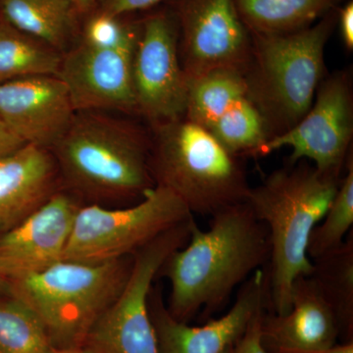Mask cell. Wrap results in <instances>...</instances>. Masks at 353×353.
<instances>
[{
    "label": "cell",
    "mask_w": 353,
    "mask_h": 353,
    "mask_svg": "<svg viewBox=\"0 0 353 353\" xmlns=\"http://www.w3.org/2000/svg\"><path fill=\"white\" fill-rule=\"evenodd\" d=\"M269 259L268 231L248 202L211 216L208 230L194 222L189 241L157 274L170 283L167 310L176 321L189 323L199 313L208 319Z\"/></svg>",
    "instance_id": "obj_1"
},
{
    "label": "cell",
    "mask_w": 353,
    "mask_h": 353,
    "mask_svg": "<svg viewBox=\"0 0 353 353\" xmlns=\"http://www.w3.org/2000/svg\"><path fill=\"white\" fill-rule=\"evenodd\" d=\"M341 178L299 161L272 172L250 188L246 202L266 226L270 241L267 308L272 314L289 312L294 281L310 275L309 238L328 210Z\"/></svg>",
    "instance_id": "obj_2"
},
{
    "label": "cell",
    "mask_w": 353,
    "mask_h": 353,
    "mask_svg": "<svg viewBox=\"0 0 353 353\" xmlns=\"http://www.w3.org/2000/svg\"><path fill=\"white\" fill-rule=\"evenodd\" d=\"M150 145L148 134L132 123L76 112L51 150L59 176L88 201H141L155 185Z\"/></svg>",
    "instance_id": "obj_3"
},
{
    "label": "cell",
    "mask_w": 353,
    "mask_h": 353,
    "mask_svg": "<svg viewBox=\"0 0 353 353\" xmlns=\"http://www.w3.org/2000/svg\"><path fill=\"white\" fill-rule=\"evenodd\" d=\"M336 23L338 9L299 31L252 34V52L243 75L268 141L296 126L312 105L326 77L325 50Z\"/></svg>",
    "instance_id": "obj_4"
},
{
    "label": "cell",
    "mask_w": 353,
    "mask_h": 353,
    "mask_svg": "<svg viewBox=\"0 0 353 353\" xmlns=\"http://www.w3.org/2000/svg\"><path fill=\"white\" fill-rule=\"evenodd\" d=\"M150 166L155 185L173 192L192 214L212 216L248 201L241 157L183 116L152 126Z\"/></svg>",
    "instance_id": "obj_5"
},
{
    "label": "cell",
    "mask_w": 353,
    "mask_h": 353,
    "mask_svg": "<svg viewBox=\"0 0 353 353\" xmlns=\"http://www.w3.org/2000/svg\"><path fill=\"white\" fill-rule=\"evenodd\" d=\"M132 264V256L102 263L63 259L39 273L11 280L9 292L34 309L51 347H80L124 289Z\"/></svg>",
    "instance_id": "obj_6"
},
{
    "label": "cell",
    "mask_w": 353,
    "mask_h": 353,
    "mask_svg": "<svg viewBox=\"0 0 353 353\" xmlns=\"http://www.w3.org/2000/svg\"><path fill=\"white\" fill-rule=\"evenodd\" d=\"M192 218L187 205L160 185H154L129 208L80 206L64 259L102 263L132 256L160 234Z\"/></svg>",
    "instance_id": "obj_7"
},
{
    "label": "cell",
    "mask_w": 353,
    "mask_h": 353,
    "mask_svg": "<svg viewBox=\"0 0 353 353\" xmlns=\"http://www.w3.org/2000/svg\"><path fill=\"white\" fill-rule=\"evenodd\" d=\"M194 222L192 218L165 232L132 255L124 289L90 330L85 345L95 353H159L150 294L169 255L189 241Z\"/></svg>",
    "instance_id": "obj_8"
},
{
    "label": "cell",
    "mask_w": 353,
    "mask_h": 353,
    "mask_svg": "<svg viewBox=\"0 0 353 353\" xmlns=\"http://www.w3.org/2000/svg\"><path fill=\"white\" fill-rule=\"evenodd\" d=\"M352 68L326 75L303 119L281 136L269 139L256 157L290 148L289 164L310 161L317 170L341 178L352 153Z\"/></svg>",
    "instance_id": "obj_9"
},
{
    "label": "cell",
    "mask_w": 353,
    "mask_h": 353,
    "mask_svg": "<svg viewBox=\"0 0 353 353\" xmlns=\"http://www.w3.org/2000/svg\"><path fill=\"white\" fill-rule=\"evenodd\" d=\"M173 16L188 80L219 69L243 74L252 36L241 20L236 0H176Z\"/></svg>",
    "instance_id": "obj_10"
},
{
    "label": "cell",
    "mask_w": 353,
    "mask_h": 353,
    "mask_svg": "<svg viewBox=\"0 0 353 353\" xmlns=\"http://www.w3.org/2000/svg\"><path fill=\"white\" fill-rule=\"evenodd\" d=\"M132 82L137 114L152 126L185 116L188 79L181 63L173 14H155L139 28Z\"/></svg>",
    "instance_id": "obj_11"
},
{
    "label": "cell",
    "mask_w": 353,
    "mask_h": 353,
    "mask_svg": "<svg viewBox=\"0 0 353 353\" xmlns=\"http://www.w3.org/2000/svg\"><path fill=\"white\" fill-rule=\"evenodd\" d=\"M267 271L259 269L241 285L236 301L226 314L201 326L176 321L165 306L161 292L152 289L150 317L159 353H227L248 329L255 315L267 309Z\"/></svg>",
    "instance_id": "obj_12"
},
{
    "label": "cell",
    "mask_w": 353,
    "mask_h": 353,
    "mask_svg": "<svg viewBox=\"0 0 353 353\" xmlns=\"http://www.w3.org/2000/svg\"><path fill=\"white\" fill-rule=\"evenodd\" d=\"M134 50H104L82 43L62 57L57 77L66 85L76 112L137 114L132 82Z\"/></svg>",
    "instance_id": "obj_13"
},
{
    "label": "cell",
    "mask_w": 353,
    "mask_h": 353,
    "mask_svg": "<svg viewBox=\"0 0 353 353\" xmlns=\"http://www.w3.org/2000/svg\"><path fill=\"white\" fill-rule=\"evenodd\" d=\"M80 206L73 196L57 192L19 224L0 234V270L9 282L64 259Z\"/></svg>",
    "instance_id": "obj_14"
},
{
    "label": "cell",
    "mask_w": 353,
    "mask_h": 353,
    "mask_svg": "<svg viewBox=\"0 0 353 353\" xmlns=\"http://www.w3.org/2000/svg\"><path fill=\"white\" fill-rule=\"evenodd\" d=\"M75 113L59 77H25L0 83V118L25 145L50 150Z\"/></svg>",
    "instance_id": "obj_15"
},
{
    "label": "cell",
    "mask_w": 353,
    "mask_h": 353,
    "mask_svg": "<svg viewBox=\"0 0 353 353\" xmlns=\"http://www.w3.org/2000/svg\"><path fill=\"white\" fill-rule=\"evenodd\" d=\"M262 333L267 350H307L336 345L340 329L333 310L314 280L307 275L294 281L289 312L265 313Z\"/></svg>",
    "instance_id": "obj_16"
},
{
    "label": "cell",
    "mask_w": 353,
    "mask_h": 353,
    "mask_svg": "<svg viewBox=\"0 0 353 353\" xmlns=\"http://www.w3.org/2000/svg\"><path fill=\"white\" fill-rule=\"evenodd\" d=\"M59 173L50 150L25 145L0 158V234L19 224L58 192Z\"/></svg>",
    "instance_id": "obj_17"
},
{
    "label": "cell",
    "mask_w": 353,
    "mask_h": 353,
    "mask_svg": "<svg viewBox=\"0 0 353 353\" xmlns=\"http://www.w3.org/2000/svg\"><path fill=\"white\" fill-rule=\"evenodd\" d=\"M343 0H236L241 20L252 34H288L315 24Z\"/></svg>",
    "instance_id": "obj_18"
},
{
    "label": "cell",
    "mask_w": 353,
    "mask_h": 353,
    "mask_svg": "<svg viewBox=\"0 0 353 353\" xmlns=\"http://www.w3.org/2000/svg\"><path fill=\"white\" fill-rule=\"evenodd\" d=\"M76 10L74 0H2L8 24L55 50L68 41Z\"/></svg>",
    "instance_id": "obj_19"
},
{
    "label": "cell",
    "mask_w": 353,
    "mask_h": 353,
    "mask_svg": "<svg viewBox=\"0 0 353 353\" xmlns=\"http://www.w3.org/2000/svg\"><path fill=\"white\" fill-rule=\"evenodd\" d=\"M312 265L309 276L333 310L340 334H343L347 341H353L352 232L340 248L312 260Z\"/></svg>",
    "instance_id": "obj_20"
},
{
    "label": "cell",
    "mask_w": 353,
    "mask_h": 353,
    "mask_svg": "<svg viewBox=\"0 0 353 353\" xmlns=\"http://www.w3.org/2000/svg\"><path fill=\"white\" fill-rule=\"evenodd\" d=\"M248 97L243 73L219 69L188 80L185 117L208 131L221 116Z\"/></svg>",
    "instance_id": "obj_21"
},
{
    "label": "cell",
    "mask_w": 353,
    "mask_h": 353,
    "mask_svg": "<svg viewBox=\"0 0 353 353\" xmlns=\"http://www.w3.org/2000/svg\"><path fill=\"white\" fill-rule=\"evenodd\" d=\"M62 57L57 50L0 23V83L25 77L57 76Z\"/></svg>",
    "instance_id": "obj_22"
},
{
    "label": "cell",
    "mask_w": 353,
    "mask_h": 353,
    "mask_svg": "<svg viewBox=\"0 0 353 353\" xmlns=\"http://www.w3.org/2000/svg\"><path fill=\"white\" fill-rule=\"evenodd\" d=\"M50 339L34 309L19 297L0 301V353H43Z\"/></svg>",
    "instance_id": "obj_23"
},
{
    "label": "cell",
    "mask_w": 353,
    "mask_h": 353,
    "mask_svg": "<svg viewBox=\"0 0 353 353\" xmlns=\"http://www.w3.org/2000/svg\"><path fill=\"white\" fill-rule=\"evenodd\" d=\"M353 225V155H350L345 174L324 217L309 238V259H319L343 245Z\"/></svg>",
    "instance_id": "obj_24"
},
{
    "label": "cell",
    "mask_w": 353,
    "mask_h": 353,
    "mask_svg": "<svg viewBox=\"0 0 353 353\" xmlns=\"http://www.w3.org/2000/svg\"><path fill=\"white\" fill-rule=\"evenodd\" d=\"M208 132L234 155L256 157L268 141L261 114L248 97L236 102L216 121Z\"/></svg>",
    "instance_id": "obj_25"
},
{
    "label": "cell",
    "mask_w": 353,
    "mask_h": 353,
    "mask_svg": "<svg viewBox=\"0 0 353 353\" xmlns=\"http://www.w3.org/2000/svg\"><path fill=\"white\" fill-rule=\"evenodd\" d=\"M139 29L123 24L115 16L101 13L90 20L83 43L104 50L136 48Z\"/></svg>",
    "instance_id": "obj_26"
},
{
    "label": "cell",
    "mask_w": 353,
    "mask_h": 353,
    "mask_svg": "<svg viewBox=\"0 0 353 353\" xmlns=\"http://www.w3.org/2000/svg\"><path fill=\"white\" fill-rule=\"evenodd\" d=\"M265 310L266 308L262 309L255 315L240 340L227 353H269L265 347L262 333Z\"/></svg>",
    "instance_id": "obj_27"
},
{
    "label": "cell",
    "mask_w": 353,
    "mask_h": 353,
    "mask_svg": "<svg viewBox=\"0 0 353 353\" xmlns=\"http://www.w3.org/2000/svg\"><path fill=\"white\" fill-rule=\"evenodd\" d=\"M159 1L161 0H101V12L118 17L123 14L145 10Z\"/></svg>",
    "instance_id": "obj_28"
},
{
    "label": "cell",
    "mask_w": 353,
    "mask_h": 353,
    "mask_svg": "<svg viewBox=\"0 0 353 353\" xmlns=\"http://www.w3.org/2000/svg\"><path fill=\"white\" fill-rule=\"evenodd\" d=\"M341 39L348 51L353 50V3L347 2L338 12Z\"/></svg>",
    "instance_id": "obj_29"
},
{
    "label": "cell",
    "mask_w": 353,
    "mask_h": 353,
    "mask_svg": "<svg viewBox=\"0 0 353 353\" xmlns=\"http://www.w3.org/2000/svg\"><path fill=\"white\" fill-rule=\"evenodd\" d=\"M21 141L0 118V158L6 157L24 146Z\"/></svg>",
    "instance_id": "obj_30"
},
{
    "label": "cell",
    "mask_w": 353,
    "mask_h": 353,
    "mask_svg": "<svg viewBox=\"0 0 353 353\" xmlns=\"http://www.w3.org/2000/svg\"><path fill=\"white\" fill-rule=\"evenodd\" d=\"M272 353H353V341L343 343V345H334L333 347L320 348V350H268Z\"/></svg>",
    "instance_id": "obj_31"
},
{
    "label": "cell",
    "mask_w": 353,
    "mask_h": 353,
    "mask_svg": "<svg viewBox=\"0 0 353 353\" xmlns=\"http://www.w3.org/2000/svg\"><path fill=\"white\" fill-rule=\"evenodd\" d=\"M43 353H95L92 348L87 347V345H80V347H53L48 348Z\"/></svg>",
    "instance_id": "obj_32"
},
{
    "label": "cell",
    "mask_w": 353,
    "mask_h": 353,
    "mask_svg": "<svg viewBox=\"0 0 353 353\" xmlns=\"http://www.w3.org/2000/svg\"><path fill=\"white\" fill-rule=\"evenodd\" d=\"M77 9L80 11H88L94 6L95 0H74Z\"/></svg>",
    "instance_id": "obj_33"
},
{
    "label": "cell",
    "mask_w": 353,
    "mask_h": 353,
    "mask_svg": "<svg viewBox=\"0 0 353 353\" xmlns=\"http://www.w3.org/2000/svg\"><path fill=\"white\" fill-rule=\"evenodd\" d=\"M9 292V281L0 270V292Z\"/></svg>",
    "instance_id": "obj_34"
}]
</instances>
